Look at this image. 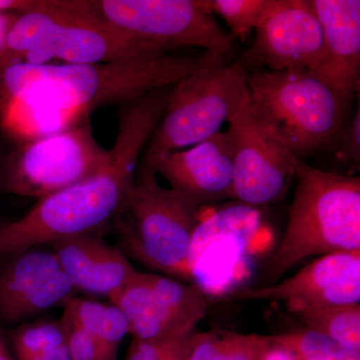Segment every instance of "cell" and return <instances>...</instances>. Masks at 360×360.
I'll use <instances>...</instances> for the list:
<instances>
[{
    "instance_id": "cell-26",
    "label": "cell",
    "mask_w": 360,
    "mask_h": 360,
    "mask_svg": "<svg viewBox=\"0 0 360 360\" xmlns=\"http://www.w3.org/2000/svg\"><path fill=\"white\" fill-rule=\"evenodd\" d=\"M257 360H302L290 347L277 342L269 335V342L260 352Z\"/></svg>"
},
{
    "instance_id": "cell-29",
    "label": "cell",
    "mask_w": 360,
    "mask_h": 360,
    "mask_svg": "<svg viewBox=\"0 0 360 360\" xmlns=\"http://www.w3.org/2000/svg\"><path fill=\"white\" fill-rule=\"evenodd\" d=\"M15 141H11V136L7 134L6 130L0 127V194L4 193L2 191V177H4V165H6L7 158L11 148H13Z\"/></svg>"
},
{
    "instance_id": "cell-24",
    "label": "cell",
    "mask_w": 360,
    "mask_h": 360,
    "mask_svg": "<svg viewBox=\"0 0 360 360\" xmlns=\"http://www.w3.org/2000/svg\"><path fill=\"white\" fill-rule=\"evenodd\" d=\"M184 335H186L161 336L149 340L134 338L125 360H162L175 341Z\"/></svg>"
},
{
    "instance_id": "cell-15",
    "label": "cell",
    "mask_w": 360,
    "mask_h": 360,
    "mask_svg": "<svg viewBox=\"0 0 360 360\" xmlns=\"http://www.w3.org/2000/svg\"><path fill=\"white\" fill-rule=\"evenodd\" d=\"M323 32L324 54L315 77L347 108L360 79L359 0H310Z\"/></svg>"
},
{
    "instance_id": "cell-16",
    "label": "cell",
    "mask_w": 360,
    "mask_h": 360,
    "mask_svg": "<svg viewBox=\"0 0 360 360\" xmlns=\"http://www.w3.org/2000/svg\"><path fill=\"white\" fill-rule=\"evenodd\" d=\"M61 269L75 290L112 297L139 274L122 251L98 233H84L51 243Z\"/></svg>"
},
{
    "instance_id": "cell-9",
    "label": "cell",
    "mask_w": 360,
    "mask_h": 360,
    "mask_svg": "<svg viewBox=\"0 0 360 360\" xmlns=\"http://www.w3.org/2000/svg\"><path fill=\"white\" fill-rule=\"evenodd\" d=\"M229 124L233 161L231 198L251 207L281 200L300 160L250 106Z\"/></svg>"
},
{
    "instance_id": "cell-7",
    "label": "cell",
    "mask_w": 360,
    "mask_h": 360,
    "mask_svg": "<svg viewBox=\"0 0 360 360\" xmlns=\"http://www.w3.org/2000/svg\"><path fill=\"white\" fill-rule=\"evenodd\" d=\"M110 160L89 120L53 134L15 142L4 165V193L42 198L96 174Z\"/></svg>"
},
{
    "instance_id": "cell-23",
    "label": "cell",
    "mask_w": 360,
    "mask_h": 360,
    "mask_svg": "<svg viewBox=\"0 0 360 360\" xmlns=\"http://www.w3.org/2000/svg\"><path fill=\"white\" fill-rule=\"evenodd\" d=\"M60 321L70 360H118V347L97 340L63 315Z\"/></svg>"
},
{
    "instance_id": "cell-19",
    "label": "cell",
    "mask_w": 360,
    "mask_h": 360,
    "mask_svg": "<svg viewBox=\"0 0 360 360\" xmlns=\"http://www.w3.org/2000/svg\"><path fill=\"white\" fill-rule=\"evenodd\" d=\"M307 328L360 352V304L326 305L293 314Z\"/></svg>"
},
{
    "instance_id": "cell-1",
    "label": "cell",
    "mask_w": 360,
    "mask_h": 360,
    "mask_svg": "<svg viewBox=\"0 0 360 360\" xmlns=\"http://www.w3.org/2000/svg\"><path fill=\"white\" fill-rule=\"evenodd\" d=\"M174 87H161L124 104L110 160L96 174L39 200L15 221L0 226V258L58 239L97 233L127 203L137 161L155 134Z\"/></svg>"
},
{
    "instance_id": "cell-27",
    "label": "cell",
    "mask_w": 360,
    "mask_h": 360,
    "mask_svg": "<svg viewBox=\"0 0 360 360\" xmlns=\"http://www.w3.org/2000/svg\"><path fill=\"white\" fill-rule=\"evenodd\" d=\"M20 14H0V68L9 65L8 37L13 23Z\"/></svg>"
},
{
    "instance_id": "cell-6",
    "label": "cell",
    "mask_w": 360,
    "mask_h": 360,
    "mask_svg": "<svg viewBox=\"0 0 360 360\" xmlns=\"http://www.w3.org/2000/svg\"><path fill=\"white\" fill-rule=\"evenodd\" d=\"M250 108L298 160L326 148L340 132L347 108L307 70L250 71Z\"/></svg>"
},
{
    "instance_id": "cell-14",
    "label": "cell",
    "mask_w": 360,
    "mask_h": 360,
    "mask_svg": "<svg viewBox=\"0 0 360 360\" xmlns=\"http://www.w3.org/2000/svg\"><path fill=\"white\" fill-rule=\"evenodd\" d=\"M172 189L198 206L231 198L233 161L226 131L170 153L155 165Z\"/></svg>"
},
{
    "instance_id": "cell-30",
    "label": "cell",
    "mask_w": 360,
    "mask_h": 360,
    "mask_svg": "<svg viewBox=\"0 0 360 360\" xmlns=\"http://www.w3.org/2000/svg\"><path fill=\"white\" fill-rule=\"evenodd\" d=\"M34 0H0V14H20L32 6Z\"/></svg>"
},
{
    "instance_id": "cell-11",
    "label": "cell",
    "mask_w": 360,
    "mask_h": 360,
    "mask_svg": "<svg viewBox=\"0 0 360 360\" xmlns=\"http://www.w3.org/2000/svg\"><path fill=\"white\" fill-rule=\"evenodd\" d=\"M324 54L323 32L310 0H274L255 30L250 49L238 59L248 71L314 73Z\"/></svg>"
},
{
    "instance_id": "cell-31",
    "label": "cell",
    "mask_w": 360,
    "mask_h": 360,
    "mask_svg": "<svg viewBox=\"0 0 360 360\" xmlns=\"http://www.w3.org/2000/svg\"><path fill=\"white\" fill-rule=\"evenodd\" d=\"M22 360H70V359L68 347H66V345H63L51 352H44V354L34 355V356Z\"/></svg>"
},
{
    "instance_id": "cell-20",
    "label": "cell",
    "mask_w": 360,
    "mask_h": 360,
    "mask_svg": "<svg viewBox=\"0 0 360 360\" xmlns=\"http://www.w3.org/2000/svg\"><path fill=\"white\" fill-rule=\"evenodd\" d=\"M274 0H205L210 13L219 14L231 30L232 39L245 41L257 30L274 4Z\"/></svg>"
},
{
    "instance_id": "cell-17",
    "label": "cell",
    "mask_w": 360,
    "mask_h": 360,
    "mask_svg": "<svg viewBox=\"0 0 360 360\" xmlns=\"http://www.w3.org/2000/svg\"><path fill=\"white\" fill-rule=\"evenodd\" d=\"M269 342V335L212 329L194 333L186 360H257Z\"/></svg>"
},
{
    "instance_id": "cell-25",
    "label": "cell",
    "mask_w": 360,
    "mask_h": 360,
    "mask_svg": "<svg viewBox=\"0 0 360 360\" xmlns=\"http://www.w3.org/2000/svg\"><path fill=\"white\" fill-rule=\"evenodd\" d=\"M345 155L354 165H359L360 161V110L357 108L352 124L343 139Z\"/></svg>"
},
{
    "instance_id": "cell-10",
    "label": "cell",
    "mask_w": 360,
    "mask_h": 360,
    "mask_svg": "<svg viewBox=\"0 0 360 360\" xmlns=\"http://www.w3.org/2000/svg\"><path fill=\"white\" fill-rule=\"evenodd\" d=\"M110 302L122 310L130 335L139 340L193 333L212 303L196 285L139 271Z\"/></svg>"
},
{
    "instance_id": "cell-28",
    "label": "cell",
    "mask_w": 360,
    "mask_h": 360,
    "mask_svg": "<svg viewBox=\"0 0 360 360\" xmlns=\"http://www.w3.org/2000/svg\"><path fill=\"white\" fill-rule=\"evenodd\" d=\"M195 333V331H194ZM181 336L179 338L170 349L168 350L165 356L162 360H186L187 350H188L189 342H191V338L193 333Z\"/></svg>"
},
{
    "instance_id": "cell-21",
    "label": "cell",
    "mask_w": 360,
    "mask_h": 360,
    "mask_svg": "<svg viewBox=\"0 0 360 360\" xmlns=\"http://www.w3.org/2000/svg\"><path fill=\"white\" fill-rule=\"evenodd\" d=\"M271 336L277 342L292 349L302 360H360L359 352L345 347L311 329L303 328Z\"/></svg>"
},
{
    "instance_id": "cell-22",
    "label": "cell",
    "mask_w": 360,
    "mask_h": 360,
    "mask_svg": "<svg viewBox=\"0 0 360 360\" xmlns=\"http://www.w3.org/2000/svg\"><path fill=\"white\" fill-rule=\"evenodd\" d=\"M11 343L18 360L51 352L65 345V330L61 321H39L16 328Z\"/></svg>"
},
{
    "instance_id": "cell-32",
    "label": "cell",
    "mask_w": 360,
    "mask_h": 360,
    "mask_svg": "<svg viewBox=\"0 0 360 360\" xmlns=\"http://www.w3.org/2000/svg\"><path fill=\"white\" fill-rule=\"evenodd\" d=\"M0 360H13V357L9 354L8 350H7L6 343H4L1 335H0Z\"/></svg>"
},
{
    "instance_id": "cell-12",
    "label": "cell",
    "mask_w": 360,
    "mask_h": 360,
    "mask_svg": "<svg viewBox=\"0 0 360 360\" xmlns=\"http://www.w3.org/2000/svg\"><path fill=\"white\" fill-rule=\"evenodd\" d=\"M0 267V319L9 323L63 305L75 288L51 248L41 246L7 257Z\"/></svg>"
},
{
    "instance_id": "cell-13",
    "label": "cell",
    "mask_w": 360,
    "mask_h": 360,
    "mask_svg": "<svg viewBox=\"0 0 360 360\" xmlns=\"http://www.w3.org/2000/svg\"><path fill=\"white\" fill-rule=\"evenodd\" d=\"M240 300H276L295 314L326 305L360 302V251L323 255L281 283L262 288H245Z\"/></svg>"
},
{
    "instance_id": "cell-5",
    "label": "cell",
    "mask_w": 360,
    "mask_h": 360,
    "mask_svg": "<svg viewBox=\"0 0 360 360\" xmlns=\"http://www.w3.org/2000/svg\"><path fill=\"white\" fill-rule=\"evenodd\" d=\"M248 75L238 60L210 63L175 85L142 163L155 169L170 153L219 134L250 106Z\"/></svg>"
},
{
    "instance_id": "cell-8",
    "label": "cell",
    "mask_w": 360,
    "mask_h": 360,
    "mask_svg": "<svg viewBox=\"0 0 360 360\" xmlns=\"http://www.w3.org/2000/svg\"><path fill=\"white\" fill-rule=\"evenodd\" d=\"M90 6L122 32L165 51L196 47L227 61L233 54L234 39L203 0H94Z\"/></svg>"
},
{
    "instance_id": "cell-2",
    "label": "cell",
    "mask_w": 360,
    "mask_h": 360,
    "mask_svg": "<svg viewBox=\"0 0 360 360\" xmlns=\"http://www.w3.org/2000/svg\"><path fill=\"white\" fill-rule=\"evenodd\" d=\"M8 63L98 65L167 52L135 39L82 0H34L8 37Z\"/></svg>"
},
{
    "instance_id": "cell-3",
    "label": "cell",
    "mask_w": 360,
    "mask_h": 360,
    "mask_svg": "<svg viewBox=\"0 0 360 360\" xmlns=\"http://www.w3.org/2000/svg\"><path fill=\"white\" fill-rule=\"evenodd\" d=\"M283 238L269 266L272 281L314 255L360 251V179L323 172L302 160Z\"/></svg>"
},
{
    "instance_id": "cell-18",
    "label": "cell",
    "mask_w": 360,
    "mask_h": 360,
    "mask_svg": "<svg viewBox=\"0 0 360 360\" xmlns=\"http://www.w3.org/2000/svg\"><path fill=\"white\" fill-rule=\"evenodd\" d=\"M63 316L97 340L118 347L130 335L127 316L117 305L72 297L65 304Z\"/></svg>"
},
{
    "instance_id": "cell-4",
    "label": "cell",
    "mask_w": 360,
    "mask_h": 360,
    "mask_svg": "<svg viewBox=\"0 0 360 360\" xmlns=\"http://www.w3.org/2000/svg\"><path fill=\"white\" fill-rule=\"evenodd\" d=\"M156 172L136 168L124 208L113 219L120 245L139 262L177 278L193 276V243L200 206L163 188Z\"/></svg>"
}]
</instances>
